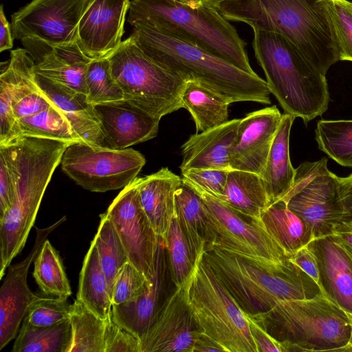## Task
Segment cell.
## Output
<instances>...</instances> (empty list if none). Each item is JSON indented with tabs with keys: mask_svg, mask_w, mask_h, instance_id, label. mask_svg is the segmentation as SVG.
<instances>
[{
	"mask_svg": "<svg viewBox=\"0 0 352 352\" xmlns=\"http://www.w3.org/2000/svg\"><path fill=\"white\" fill-rule=\"evenodd\" d=\"M131 36L155 62L185 81L200 83L232 102L271 104L265 80L235 67L224 59L184 40L144 23L132 25Z\"/></svg>",
	"mask_w": 352,
	"mask_h": 352,
	"instance_id": "obj_1",
	"label": "cell"
},
{
	"mask_svg": "<svg viewBox=\"0 0 352 352\" xmlns=\"http://www.w3.org/2000/svg\"><path fill=\"white\" fill-rule=\"evenodd\" d=\"M203 258L250 316L267 312L282 300L323 294L320 285L290 258L265 264L216 248H207Z\"/></svg>",
	"mask_w": 352,
	"mask_h": 352,
	"instance_id": "obj_2",
	"label": "cell"
},
{
	"mask_svg": "<svg viewBox=\"0 0 352 352\" xmlns=\"http://www.w3.org/2000/svg\"><path fill=\"white\" fill-rule=\"evenodd\" d=\"M217 9L228 21L281 35L325 76L339 60L316 0H226Z\"/></svg>",
	"mask_w": 352,
	"mask_h": 352,
	"instance_id": "obj_3",
	"label": "cell"
},
{
	"mask_svg": "<svg viewBox=\"0 0 352 352\" xmlns=\"http://www.w3.org/2000/svg\"><path fill=\"white\" fill-rule=\"evenodd\" d=\"M252 30L255 58L285 113L300 118L305 125L322 116L330 102L325 75L281 35Z\"/></svg>",
	"mask_w": 352,
	"mask_h": 352,
	"instance_id": "obj_4",
	"label": "cell"
},
{
	"mask_svg": "<svg viewBox=\"0 0 352 352\" xmlns=\"http://www.w3.org/2000/svg\"><path fill=\"white\" fill-rule=\"evenodd\" d=\"M127 21L131 25L146 23L256 74L250 65L245 42L214 7L192 8L177 0H132Z\"/></svg>",
	"mask_w": 352,
	"mask_h": 352,
	"instance_id": "obj_5",
	"label": "cell"
},
{
	"mask_svg": "<svg viewBox=\"0 0 352 352\" xmlns=\"http://www.w3.org/2000/svg\"><path fill=\"white\" fill-rule=\"evenodd\" d=\"M250 317L279 343L283 352H343L352 330V316L324 294L282 300L269 311Z\"/></svg>",
	"mask_w": 352,
	"mask_h": 352,
	"instance_id": "obj_6",
	"label": "cell"
},
{
	"mask_svg": "<svg viewBox=\"0 0 352 352\" xmlns=\"http://www.w3.org/2000/svg\"><path fill=\"white\" fill-rule=\"evenodd\" d=\"M182 286L186 300L204 335L225 352H258L247 314L204 260L203 254Z\"/></svg>",
	"mask_w": 352,
	"mask_h": 352,
	"instance_id": "obj_7",
	"label": "cell"
},
{
	"mask_svg": "<svg viewBox=\"0 0 352 352\" xmlns=\"http://www.w3.org/2000/svg\"><path fill=\"white\" fill-rule=\"evenodd\" d=\"M108 57L125 100L160 118L182 108L186 81L152 60L131 35Z\"/></svg>",
	"mask_w": 352,
	"mask_h": 352,
	"instance_id": "obj_8",
	"label": "cell"
},
{
	"mask_svg": "<svg viewBox=\"0 0 352 352\" xmlns=\"http://www.w3.org/2000/svg\"><path fill=\"white\" fill-rule=\"evenodd\" d=\"M295 170L293 186L281 200L307 223L314 239L331 235L344 219L340 177L328 169L326 157L302 162Z\"/></svg>",
	"mask_w": 352,
	"mask_h": 352,
	"instance_id": "obj_9",
	"label": "cell"
},
{
	"mask_svg": "<svg viewBox=\"0 0 352 352\" xmlns=\"http://www.w3.org/2000/svg\"><path fill=\"white\" fill-rule=\"evenodd\" d=\"M146 164L144 155L131 148L112 149L79 142L65 151L63 171L91 192L123 189L137 177Z\"/></svg>",
	"mask_w": 352,
	"mask_h": 352,
	"instance_id": "obj_10",
	"label": "cell"
},
{
	"mask_svg": "<svg viewBox=\"0 0 352 352\" xmlns=\"http://www.w3.org/2000/svg\"><path fill=\"white\" fill-rule=\"evenodd\" d=\"M182 179L198 193L208 210L212 241L205 250L216 248L265 264L289 258L254 219L239 214L221 200Z\"/></svg>",
	"mask_w": 352,
	"mask_h": 352,
	"instance_id": "obj_11",
	"label": "cell"
},
{
	"mask_svg": "<svg viewBox=\"0 0 352 352\" xmlns=\"http://www.w3.org/2000/svg\"><path fill=\"white\" fill-rule=\"evenodd\" d=\"M89 0H32L12 15L14 39L52 47L77 43L78 26Z\"/></svg>",
	"mask_w": 352,
	"mask_h": 352,
	"instance_id": "obj_12",
	"label": "cell"
},
{
	"mask_svg": "<svg viewBox=\"0 0 352 352\" xmlns=\"http://www.w3.org/2000/svg\"><path fill=\"white\" fill-rule=\"evenodd\" d=\"M137 178L120 192L105 213L118 233L129 262L148 278L153 270L159 237L142 208Z\"/></svg>",
	"mask_w": 352,
	"mask_h": 352,
	"instance_id": "obj_13",
	"label": "cell"
},
{
	"mask_svg": "<svg viewBox=\"0 0 352 352\" xmlns=\"http://www.w3.org/2000/svg\"><path fill=\"white\" fill-rule=\"evenodd\" d=\"M66 219L64 216L49 227H35L34 244L28 256L21 262L8 267L0 289V350L16 338L29 309L41 298L34 294L28 285V270L48 235Z\"/></svg>",
	"mask_w": 352,
	"mask_h": 352,
	"instance_id": "obj_14",
	"label": "cell"
},
{
	"mask_svg": "<svg viewBox=\"0 0 352 352\" xmlns=\"http://www.w3.org/2000/svg\"><path fill=\"white\" fill-rule=\"evenodd\" d=\"M201 334L182 285L170 293L141 338L142 352H193Z\"/></svg>",
	"mask_w": 352,
	"mask_h": 352,
	"instance_id": "obj_15",
	"label": "cell"
},
{
	"mask_svg": "<svg viewBox=\"0 0 352 352\" xmlns=\"http://www.w3.org/2000/svg\"><path fill=\"white\" fill-rule=\"evenodd\" d=\"M130 0H89L78 26L77 43L89 58L109 56L122 43Z\"/></svg>",
	"mask_w": 352,
	"mask_h": 352,
	"instance_id": "obj_16",
	"label": "cell"
},
{
	"mask_svg": "<svg viewBox=\"0 0 352 352\" xmlns=\"http://www.w3.org/2000/svg\"><path fill=\"white\" fill-rule=\"evenodd\" d=\"M282 116L273 105L249 113L241 119L230 151L231 170L261 175Z\"/></svg>",
	"mask_w": 352,
	"mask_h": 352,
	"instance_id": "obj_17",
	"label": "cell"
},
{
	"mask_svg": "<svg viewBox=\"0 0 352 352\" xmlns=\"http://www.w3.org/2000/svg\"><path fill=\"white\" fill-rule=\"evenodd\" d=\"M105 148L124 149L155 138L160 118L121 100L94 104Z\"/></svg>",
	"mask_w": 352,
	"mask_h": 352,
	"instance_id": "obj_18",
	"label": "cell"
},
{
	"mask_svg": "<svg viewBox=\"0 0 352 352\" xmlns=\"http://www.w3.org/2000/svg\"><path fill=\"white\" fill-rule=\"evenodd\" d=\"M169 273L166 250L163 240L159 238L153 270L141 296L134 301L112 305L113 319L140 340L170 294L167 292Z\"/></svg>",
	"mask_w": 352,
	"mask_h": 352,
	"instance_id": "obj_19",
	"label": "cell"
},
{
	"mask_svg": "<svg viewBox=\"0 0 352 352\" xmlns=\"http://www.w3.org/2000/svg\"><path fill=\"white\" fill-rule=\"evenodd\" d=\"M40 90L36 80L35 61L25 49L10 52V58L0 76V146L21 137L12 104Z\"/></svg>",
	"mask_w": 352,
	"mask_h": 352,
	"instance_id": "obj_20",
	"label": "cell"
},
{
	"mask_svg": "<svg viewBox=\"0 0 352 352\" xmlns=\"http://www.w3.org/2000/svg\"><path fill=\"white\" fill-rule=\"evenodd\" d=\"M35 61V72L53 82L87 96L86 72L91 60L78 43L52 47L33 40L21 41Z\"/></svg>",
	"mask_w": 352,
	"mask_h": 352,
	"instance_id": "obj_21",
	"label": "cell"
},
{
	"mask_svg": "<svg viewBox=\"0 0 352 352\" xmlns=\"http://www.w3.org/2000/svg\"><path fill=\"white\" fill-rule=\"evenodd\" d=\"M317 261L322 294L352 316V259L331 235L307 245Z\"/></svg>",
	"mask_w": 352,
	"mask_h": 352,
	"instance_id": "obj_22",
	"label": "cell"
},
{
	"mask_svg": "<svg viewBox=\"0 0 352 352\" xmlns=\"http://www.w3.org/2000/svg\"><path fill=\"white\" fill-rule=\"evenodd\" d=\"M241 119H233L191 135L182 146L181 171L190 168L231 170L230 151Z\"/></svg>",
	"mask_w": 352,
	"mask_h": 352,
	"instance_id": "obj_23",
	"label": "cell"
},
{
	"mask_svg": "<svg viewBox=\"0 0 352 352\" xmlns=\"http://www.w3.org/2000/svg\"><path fill=\"white\" fill-rule=\"evenodd\" d=\"M182 178L164 167L137 178L142 208L156 235L165 241L176 216L175 195Z\"/></svg>",
	"mask_w": 352,
	"mask_h": 352,
	"instance_id": "obj_24",
	"label": "cell"
},
{
	"mask_svg": "<svg viewBox=\"0 0 352 352\" xmlns=\"http://www.w3.org/2000/svg\"><path fill=\"white\" fill-rule=\"evenodd\" d=\"M40 89L63 111L76 135L85 144L104 147L100 122L87 96L52 82L36 73Z\"/></svg>",
	"mask_w": 352,
	"mask_h": 352,
	"instance_id": "obj_25",
	"label": "cell"
},
{
	"mask_svg": "<svg viewBox=\"0 0 352 352\" xmlns=\"http://www.w3.org/2000/svg\"><path fill=\"white\" fill-rule=\"evenodd\" d=\"M295 118L288 113L281 121L261 174L270 205L281 200L292 188L296 170L289 156V136Z\"/></svg>",
	"mask_w": 352,
	"mask_h": 352,
	"instance_id": "obj_26",
	"label": "cell"
},
{
	"mask_svg": "<svg viewBox=\"0 0 352 352\" xmlns=\"http://www.w3.org/2000/svg\"><path fill=\"white\" fill-rule=\"evenodd\" d=\"M175 201L176 217L196 262L212 241L208 210L198 193L182 178Z\"/></svg>",
	"mask_w": 352,
	"mask_h": 352,
	"instance_id": "obj_27",
	"label": "cell"
},
{
	"mask_svg": "<svg viewBox=\"0 0 352 352\" xmlns=\"http://www.w3.org/2000/svg\"><path fill=\"white\" fill-rule=\"evenodd\" d=\"M256 222L289 258L314 239L307 223L292 212L283 200L265 208L260 220Z\"/></svg>",
	"mask_w": 352,
	"mask_h": 352,
	"instance_id": "obj_28",
	"label": "cell"
},
{
	"mask_svg": "<svg viewBox=\"0 0 352 352\" xmlns=\"http://www.w3.org/2000/svg\"><path fill=\"white\" fill-rule=\"evenodd\" d=\"M218 199L239 214L257 221L270 205L261 175L239 170H229L225 190Z\"/></svg>",
	"mask_w": 352,
	"mask_h": 352,
	"instance_id": "obj_29",
	"label": "cell"
},
{
	"mask_svg": "<svg viewBox=\"0 0 352 352\" xmlns=\"http://www.w3.org/2000/svg\"><path fill=\"white\" fill-rule=\"evenodd\" d=\"M181 102L182 108L192 116L197 133L228 122V107L232 103L220 94L192 80L185 82Z\"/></svg>",
	"mask_w": 352,
	"mask_h": 352,
	"instance_id": "obj_30",
	"label": "cell"
},
{
	"mask_svg": "<svg viewBox=\"0 0 352 352\" xmlns=\"http://www.w3.org/2000/svg\"><path fill=\"white\" fill-rule=\"evenodd\" d=\"M76 297L100 318L111 315V294L93 241L82 263Z\"/></svg>",
	"mask_w": 352,
	"mask_h": 352,
	"instance_id": "obj_31",
	"label": "cell"
},
{
	"mask_svg": "<svg viewBox=\"0 0 352 352\" xmlns=\"http://www.w3.org/2000/svg\"><path fill=\"white\" fill-rule=\"evenodd\" d=\"M71 340L67 352H104L105 321L79 298L71 305Z\"/></svg>",
	"mask_w": 352,
	"mask_h": 352,
	"instance_id": "obj_32",
	"label": "cell"
},
{
	"mask_svg": "<svg viewBox=\"0 0 352 352\" xmlns=\"http://www.w3.org/2000/svg\"><path fill=\"white\" fill-rule=\"evenodd\" d=\"M71 340L69 320L51 327H36L23 320L12 352H67Z\"/></svg>",
	"mask_w": 352,
	"mask_h": 352,
	"instance_id": "obj_33",
	"label": "cell"
},
{
	"mask_svg": "<svg viewBox=\"0 0 352 352\" xmlns=\"http://www.w3.org/2000/svg\"><path fill=\"white\" fill-rule=\"evenodd\" d=\"M21 137H34L70 144L84 143L63 111L54 104L35 115L18 120Z\"/></svg>",
	"mask_w": 352,
	"mask_h": 352,
	"instance_id": "obj_34",
	"label": "cell"
},
{
	"mask_svg": "<svg viewBox=\"0 0 352 352\" xmlns=\"http://www.w3.org/2000/svg\"><path fill=\"white\" fill-rule=\"evenodd\" d=\"M32 274L46 295L68 298L72 294L60 255L47 239L35 258Z\"/></svg>",
	"mask_w": 352,
	"mask_h": 352,
	"instance_id": "obj_35",
	"label": "cell"
},
{
	"mask_svg": "<svg viewBox=\"0 0 352 352\" xmlns=\"http://www.w3.org/2000/svg\"><path fill=\"white\" fill-rule=\"evenodd\" d=\"M100 224L92 241L96 247L111 294L114 282L120 269L129 261L111 220L105 212L100 215Z\"/></svg>",
	"mask_w": 352,
	"mask_h": 352,
	"instance_id": "obj_36",
	"label": "cell"
},
{
	"mask_svg": "<svg viewBox=\"0 0 352 352\" xmlns=\"http://www.w3.org/2000/svg\"><path fill=\"white\" fill-rule=\"evenodd\" d=\"M315 139L318 148L338 164L352 168V120H320Z\"/></svg>",
	"mask_w": 352,
	"mask_h": 352,
	"instance_id": "obj_37",
	"label": "cell"
},
{
	"mask_svg": "<svg viewBox=\"0 0 352 352\" xmlns=\"http://www.w3.org/2000/svg\"><path fill=\"white\" fill-rule=\"evenodd\" d=\"M329 25L339 60L352 62V9L348 0H316Z\"/></svg>",
	"mask_w": 352,
	"mask_h": 352,
	"instance_id": "obj_38",
	"label": "cell"
},
{
	"mask_svg": "<svg viewBox=\"0 0 352 352\" xmlns=\"http://www.w3.org/2000/svg\"><path fill=\"white\" fill-rule=\"evenodd\" d=\"M163 241L166 250L171 280L175 287L182 286L192 272L195 261L176 216Z\"/></svg>",
	"mask_w": 352,
	"mask_h": 352,
	"instance_id": "obj_39",
	"label": "cell"
},
{
	"mask_svg": "<svg viewBox=\"0 0 352 352\" xmlns=\"http://www.w3.org/2000/svg\"><path fill=\"white\" fill-rule=\"evenodd\" d=\"M86 86L87 100L93 105L124 100L123 92L111 75L109 57L90 60Z\"/></svg>",
	"mask_w": 352,
	"mask_h": 352,
	"instance_id": "obj_40",
	"label": "cell"
},
{
	"mask_svg": "<svg viewBox=\"0 0 352 352\" xmlns=\"http://www.w3.org/2000/svg\"><path fill=\"white\" fill-rule=\"evenodd\" d=\"M16 181V155L14 141L0 146V219L15 201Z\"/></svg>",
	"mask_w": 352,
	"mask_h": 352,
	"instance_id": "obj_41",
	"label": "cell"
},
{
	"mask_svg": "<svg viewBox=\"0 0 352 352\" xmlns=\"http://www.w3.org/2000/svg\"><path fill=\"white\" fill-rule=\"evenodd\" d=\"M70 311L71 305L67 298L41 297L32 305L24 319L36 327H51L69 320Z\"/></svg>",
	"mask_w": 352,
	"mask_h": 352,
	"instance_id": "obj_42",
	"label": "cell"
},
{
	"mask_svg": "<svg viewBox=\"0 0 352 352\" xmlns=\"http://www.w3.org/2000/svg\"><path fill=\"white\" fill-rule=\"evenodd\" d=\"M147 278L130 262L120 269L113 284V305H120L137 300L144 292Z\"/></svg>",
	"mask_w": 352,
	"mask_h": 352,
	"instance_id": "obj_43",
	"label": "cell"
},
{
	"mask_svg": "<svg viewBox=\"0 0 352 352\" xmlns=\"http://www.w3.org/2000/svg\"><path fill=\"white\" fill-rule=\"evenodd\" d=\"M104 352H142L141 340L111 315L104 320Z\"/></svg>",
	"mask_w": 352,
	"mask_h": 352,
	"instance_id": "obj_44",
	"label": "cell"
},
{
	"mask_svg": "<svg viewBox=\"0 0 352 352\" xmlns=\"http://www.w3.org/2000/svg\"><path fill=\"white\" fill-rule=\"evenodd\" d=\"M230 170L190 168L182 172V177L207 193L219 198L223 193Z\"/></svg>",
	"mask_w": 352,
	"mask_h": 352,
	"instance_id": "obj_45",
	"label": "cell"
},
{
	"mask_svg": "<svg viewBox=\"0 0 352 352\" xmlns=\"http://www.w3.org/2000/svg\"><path fill=\"white\" fill-rule=\"evenodd\" d=\"M54 103L40 89L21 98L12 104V111L17 120L29 117L47 109Z\"/></svg>",
	"mask_w": 352,
	"mask_h": 352,
	"instance_id": "obj_46",
	"label": "cell"
},
{
	"mask_svg": "<svg viewBox=\"0 0 352 352\" xmlns=\"http://www.w3.org/2000/svg\"><path fill=\"white\" fill-rule=\"evenodd\" d=\"M248 317L250 330L256 345L258 352H283L279 343L258 324L254 318L249 316Z\"/></svg>",
	"mask_w": 352,
	"mask_h": 352,
	"instance_id": "obj_47",
	"label": "cell"
},
{
	"mask_svg": "<svg viewBox=\"0 0 352 352\" xmlns=\"http://www.w3.org/2000/svg\"><path fill=\"white\" fill-rule=\"evenodd\" d=\"M289 258L318 284L319 273L316 258L307 245L299 249Z\"/></svg>",
	"mask_w": 352,
	"mask_h": 352,
	"instance_id": "obj_48",
	"label": "cell"
},
{
	"mask_svg": "<svg viewBox=\"0 0 352 352\" xmlns=\"http://www.w3.org/2000/svg\"><path fill=\"white\" fill-rule=\"evenodd\" d=\"M331 235L352 259V219H343L338 223Z\"/></svg>",
	"mask_w": 352,
	"mask_h": 352,
	"instance_id": "obj_49",
	"label": "cell"
},
{
	"mask_svg": "<svg viewBox=\"0 0 352 352\" xmlns=\"http://www.w3.org/2000/svg\"><path fill=\"white\" fill-rule=\"evenodd\" d=\"M341 199L344 208V219H352V174L340 177Z\"/></svg>",
	"mask_w": 352,
	"mask_h": 352,
	"instance_id": "obj_50",
	"label": "cell"
},
{
	"mask_svg": "<svg viewBox=\"0 0 352 352\" xmlns=\"http://www.w3.org/2000/svg\"><path fill=\"white\" fill-rule=\"evenodd\" d=\"M13 40L11 25L6 17L3 6L1 5L0 8V52L12 49Z\"/></svg>",
	"mask_w": 352,
	"mask_h": 352,
	"instance_id": "obj_51",
	"label": "cell"
},
{
	"mask_svg": "<svg viewBox=\"0 0 352 352\" xmlns=\"http://www.w3.org/2000/svg\"><path fill=\"white\" fill-rule=\"evenodd\" d=\"M225 352V350L217 343L203 333L197 341L193 352Z\"/></svg>",
	"mask_w": 352,
	"mask_h": 352,
	"instance_id": "obj_52",
	"label": "cell"
},
{
	"mask_svg": "<svg viewBox=\"0 0 352 352\" xmlns=\"http://www.w3.org/2000/svg\"><path fill=\"white\" fill-rule=\"evenodd\" d=\"M226 0H201V5L211 6L217 8L221 3Z\"/></svg>",
	"mask_w": 352,
	"mask_h": 352,
	"instance_id": "obj_53",
	"label": "cell"
},
{
	"mask_svg": "<svg viewBox=\"0 0 352 352\" xmlns=\"http://www.w3.org/2000/svg\"><path fill=\"white\" fill-rule=\"evenodd\" d=\"M185 4H187L192 8H196L201 6V0H177Z\"/></svg>",
	"mask_w": 352,
	"mask_h": 352,
	"instance_id": "obj_54",
	"label": "cell"
},
{
	"mask_svg": "<svg viewBox=\"0 0 352 352\" xmlns=\"http://www.w3.org/2000/svg\"><path fill=\"white\" fill-rule=\"evenodd\" d=\"M344 351L352 352V330H351V338H350L349 342L348 344L346 345V346L344 349Z\"/></svg>",
	"mask_w": 352,
	"mask_h": 352,
	"instance_id": "obj_55",
	"label": "cell"
},
{
	"mask_svg": "<svg viewBox=\"0 0 352 352\" xmlns=\"http://www.w3.org/2000/svg\"><path fill=\"white\" fill-rule=\"evenodd\" d=\"M350 6H351V8L352 9V2H351V1H350Z\"/></svg>",
	"mask_w": 352,
	"mask_h": 352,
	"instance_id": "obj_56",
	"label": "cell"
}]
</instances>
